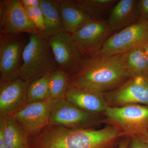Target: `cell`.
<instances>
[{
  "mask_svg": "<svg viewBox=\"0 0 148 148\" xmlns=\"http://www.w3.org/2000/svg\"><path fill=\"white\" fill-rule=\"evenodd\" d=\"M147 76L148 77V73L147 75Z\"/></svg>",
  "mask_w": 148,
  "mask_h": 148,
  "instance_id": "cell-30",
  "label": "cell"
},
{
  "mask_svg": "<svg viewBox=\"0 0 148 148\" xmlns=\"http://www.w3.org/2000/svg\"><path fill=\"white\" fill-rule=\"evenodd\" d=\"M0 148H9L7 146H5V145H3V146H2V147H0Z\"/></svg>",
  "mask_w": 148,
  "mask_h": 148,
  "instance_id": "cell-29",
  "label": "cell"
},
{
  "mask_svg": "<svg viewBox=\"0 0 148 148\" xmlns=\"http://www.w3.org/2000/svg\"><path fill=\"white\" fill-rule=\"evenodd\" d=\"M121 56L85 57L70 79L103 92L115 89L130 78L122 67Z\"/></svg>",
  "mask_w": 148,
  "mask_h": 148,
  "instance_id": "cell-2",
  "label": "cell"
},
{
  "mask_svg": "<svg viewBox=\"0 0 148 148\" xmlns=\"http://www.w3.org/2000/svg\"><path fill=\"white\" fill-rule=\"evenodd\" d=\"M137 0L118 1L112 7L107 20L113 32L138 22Z\"/></svg>",
  "mask_w": 148,
  "mask_h": 148,
  "instance_id": "cell-15",
  "label": "cell"
},
{
  "mask_svg": "<svg viewBox=\"0 0 148 148\" xmlns=\"http://www.w3.org/2000/svg\"><path fill=\"white\" fill-rule=\"evenodd\" d=\"M143 48L148 66V42L143 46Z\"/></svg>",
  "mask_w": 148,
  "mask_h": 148,
  "instance_id": "cell-27",
  "label": "cell"
},
{
  "mask_svg": "<svg viewBox=\"0 0 148 148\" xmlns=\"http://www.w3.org/2000/svg\"><path fill=\"white\" fill-rule=\"evenodd\" d=\"M40 7L44 17L45 31L42 35L45 38L49 39L65 32L58 1L40 0Z\"/></svg>",
  "mask_w": 148,
  "mask_h": 148,
  "instance_id": "cell-18",
  "label": "cell"
},
{
  "mask_svg": "<svg viewBox=\"0 0 148 148\" xmlns=\"http://www.w3.org/2000/svg\"><path fill=\"white\" fill-rule=\"evenodd\" d=\"M92 19L98 17L113 7L117 0H74Z\"/></svg>",
  "mask_w": 148,
  "mask_h": 148,
  "instance_id": "cell-22",
  "label": "cell"
},
{
  "mask_svg": "<svg viewBox=\"0 0 148 148\" xmlns=\"http://www.w3.org/2000/svg\"><path fill=\"white\" fill-rule=\"evenodd\" d=\"M106 98L118 106L139 104L148 106V77H131L123 84L108 92Z\"/></svg>",
  "mask_w": 148,
  "mask_h": 148,
  "instance_id": "cell-11",
  "label": "cell"
},
{
  "mask_svg": "<svg viewBox=\"0 0 148 148\" xmlns=\"http://www.w3.org/2000/svg\"><path fill=\"white\" fill-rule=\"evenodd\" d=\"M65 32L72 35L92 18L74 0L58 1Z\"/></svg>",
  "mask_w": 148,
  "mask_h": 148,
  "instance_id": "cell-16",
  "label": "cell"
},
{
  "mask_svg": "<svg viewBox=\"0 0 148 148\" xmlns=\"http://www.w3.org/2000/svg\"><path fill=\"white\" fill-rule=\"evenodd\" d=\"M30 83L20 77L0 84V116H14L28 104Z\"/></svg>",
  "mask_w": 148,
  "mask_h": 148,
  "instance_id": "cell-12",
  "label": "cell"
},
{
  "mask_svg": "<svg viewBox=\"0 0 148 148\" xmlns=\"http://www.w3.org/2000/svg\"><path fill=\"white\" fill-rule=\"evenodd\" d=\"M48 41L58 69L71 75L79 69L85 58L72 35L63 32L50 37Z\"/></svg>",
  "mask_w": 148,
  "mask_h": 148,
  "instance_id": "cell-10",
  "label": "cell"
},
{
  "mask_svg": "<svg viewBox=\"0 0 148 148\" xmlns=\"http://www.w3.org/2000/svg\"><path fill=\"white\" fill-rule=\"evenodd\" d=\"M148 42V21L137 22L112 35L98 55H119L143 46Z\"/></svg>",
  "mask_w": 148,
  "mask_h": 148,
  "instance_id": "cell-5",
  "label": "cell"
},
{
  "mask_svg": "<svg viewBox=\"0 0 148 148\" xmlns=\"http://www.w3.org/2000/svg\"><path fill=\"white\" fill-rule=\"evenodd\" d=\"M25 8L32 24L42 34L45 31V20L43 13L40 6Z\"/></svg>",
  "mask_w": 148,
  "mask_h": 148,
  "instance_id": "cell-23",
  "label": "cell"
},
{
  "mask_svg": "<svg viewBox=\"0 0 148 148\" xmlns=\"http://www.w3.org/2000/svg\"><path fill=\"white\" fill-rule=\"evenodd\" d=\"M0 33L3 35L40 34L32 24L21 0L1 1Z\"/></svg>",
  "mask_w": 148,
  "mask_h": 148,
  "instance_id": "cell-8",
  "label": "cell"
},
{
  "mask_svg": "<svg viewBox=\"0 0 148 148\" xmlns=\"http://www.w3.org/2000/svg\"><path fill=\"white\" fill-rule=\"evenodd\" d=\"M121 134L118 128L71 129L49 125L30 140L31 148H112Z\"/></svg>",
  "mask_w": 148,
  "mask_h": 148,
  "instance_id": "cell-1",
  "label": "cell"
},
{
  "mask_svg": "<svg viewBox=\"0 0 148 148\" xmlns=\"http://www.w3.org/2000/svg\"><path fill=\"white\" fill-rule=\"evenodd\" d=\"M51 73L46 74L30 84L27 92L28 104L48 100L49 82Z\"/></svg>",
  "mask_w": 148,
  "mask_h": 148,
  "instance_id": "cell-21",
  "label": "cell"
},
{
  "mask_svg": "<svg viewBox=\"0 0 148 148\" xmlns=\"http://www.w3.org/2000/svg\"><path fill=\"white\" fill-rule=\"evenodd\" d=\"M19 34L0 35L1 82L19 77L25 45Z\"/></svg>",
  "mask_w": 148,
  "mask_h": 148,
  "instance_id": "cell-9",
  "label": "cell"
},
{
  "mask_svg": "<svg viewBox=\"0 0 148 148\" xmlns=\"http://www.w3.org/2000/svg\"><path fill=\"white\" fill-rule=\"evenodd\" d=\"M138 22L148 21V0H138L137 4Z\"/></svg>",
  "mask_w": 148,
  "mask_h": 148,
  "instance_id": "cell-24",
  "label": "cell"
},
{
  "mask_svg": "<svg viewBox=\"0 0 148 148\" xmlns=\"http://www.w3.org/2000/svg\"><path fill=\"white\" fill-rule=\"evenodd\" d=\"M113 32L106 20L93 19L71 35L82 55L89 57L99 54Z\"/></svg>",
  "mask_w": 148,
  "mask_h": 148,
  "instance_id": "cell-7",
  "label": "cell"
},
{
  "mask_svg": "<svg viewBox=\"0 0 148 148\" xmlns=\"http://www.w3.org/2000/svg\"><path fill=\"white\" fill-rule=\"evenodd\" d=\"M130 148H148V143L141 138L133 137L130 143Z\"/></svg>",
  "mask_w": 148,
  "mask_h": 148,
  "instance_id": "cell-25",
  "label": "cell"
},
{
  "mask_svg": "<svg viewBox=\"0 0 148 148\" xmlns=\"http://www.w3.org/2000/svg\"><path fill=\"white\" fill-rule=\"evenodd\" d=\"M65 98L78 108L93 114L106 112L108 108L103 91L71 80Z\"/></svg>",
  "mask_w": 148,
  "mask_h": 148,
  "instance_id": "cell-13",
  "label": "cell"
},
{
  "mask_svg": "<svg viewBox=\"0 0 148 148\" xmlns=\"http://www.w3.org/2000/svg\"><path fill=\"white\" fill-rule=\"evenodd\" d=\"M122 67L130 78L148 73V66L143 46L132 49L121 56Z\"/></svg>",
  "mask_w": 148,
  "mask_h": 148,
  "instance_id": "cell-19",
  "label": "cell"
},
{
  "mask_svg": "<svg viewBox=\"0 0 148 148\" xmlns=\"http://www.w3.org/2000/svg\"><path fill=\"white\" fill-rule=\"evenodd\" d=\"M4 130L5 145L9 148H31V138L14 116H0Z\"/></svg>",
  "mask_w": 148,
  "mask_h": 148,
  "instance_id": "cell-17",
  "label": "cell"
},
{
  "mask_svg": "<svg viewBox=\"0 0 148 148\" xmlns=\"http://www.w3.org/2000/svg\"><path fill=\"white\" fill-rule=\"evenodd\" d=\"M47 102L51 112L49 125L71 129H86L95 123L94 114L83 110L66 98Z\"/></svg>",
  "mask_w": 148,
  "mask_h": 148,
  "instance_id": "cell-6",
  "label": "cell"
},
{
  "mask_svg": "<svg viewBox=\"0 0 148 148\" xmlns=\"http://www.w3.org/2000/svg\"><path fill=\"white\" fill-rule=\"evenodd\" d=\"M51 114L47 101H40L28 103L14 116L32 139L39 135L50 124Z\"/></svg>",
  "mask_w": 148,
  "mask_h": 148,
  "instance_id": "cell-14",
  "label": "cell"
},
{
  "mask_svg": "<svg viewBox=\"0 0 148 148\" xmlns=\"http://www.w3.org/2000/svg\"><path fill=\"white\" fill-rule=\"evenodd\" d=\"M69 74L57 69L50 74L49 82V99L55 100L65 98L70 85Z\"/></svg>",
  "mask_w": 148,
  "mask_h": 148,
  "instance_id": "cell-20",
  "label": "cell"
},
{
  "mask_svg": "<svg viewBox=\"0 0 148 148\" xmlns=\"http://www.w3.org/2000/svg\"><path fill=\"white\" fill-rule=\"evenodd\" d=\"M57 69L48 39L42 34H30L22 53L19 77L31 83Z\"/></svg>",
  "mask_w": 148,
  "mask_h": 148,
  "instance_id": "cell-3",
  "label": "cell"
},
{
  "mask_svg": "<svg viewBox=\"0 0 148 148\" xmlns=\"http://www.w3.org/2000/svg\"><path fill=\"white\" fill-rule=\"evenodd\" d=\"M128 143L127 140L122 141L118 148H127Z\"/></svg>",
  "mask_w": 148,
  "mask_h": 148,
  "instance_id": "cell-28",
  "label": "cell"
},
{
  "mask_svg": "<svg viewBox=\"0 0 148 148\" xmlns=\"http://www.w3.org/2000/svg\"><path fill=\"white\" fill-rule=\"evenodd\" d=\"M105 112L107 121L118 128L121 134L138 137L148 143V106L108 107Z\"/></svg>",
  "mask_w": 148,
  "mask_h": 148,
  "instance_id": "cell-4",
  "label": "cell"
},
{
  "mask_svg": "<svg viewBox=\"0 0 148 148\" xmlns=\"http://www.w3.org/2000/svg\"><path fill=\"white\" fill-rule=\"evenodd\" d=\"M21 3L25 8L40 7V0H21Z\"/></svg>",
  "mask_w": 148,
  "mask_h": 148,
  "instance_id": "cell-26",
  "label": "cell"
}]
</instances>
